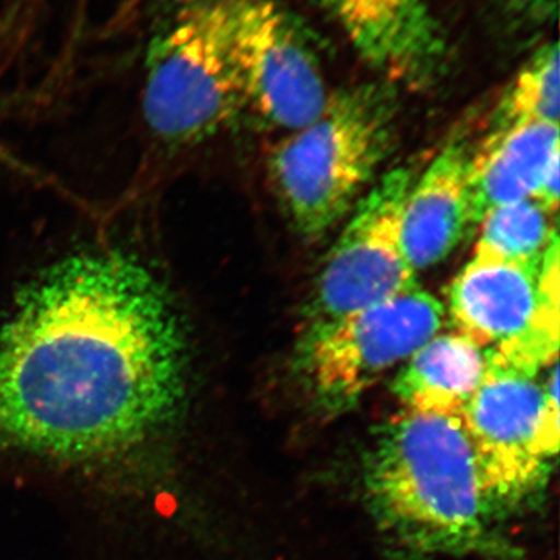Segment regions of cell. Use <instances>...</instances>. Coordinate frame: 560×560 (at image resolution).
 <instances>
[{
    "label": "cell",
    "mask_w": 560,
    "mask_h": 560,
    "mask_svg": "<svg viewBox=\"0 0 560 560\" xmlns=\"http://www.w3.org/2000/svg\"><path fill=\"white\" fill-rule=\"evenodd\" d=\"M186 327L136 257L95 249L28 283L0 329V455L103 460L175 422Z\"/></svg>",
    "instance_id": "cell-1"
},
{
    "label": "cell",
    "mask_w": 560,
    "mask_h": 560,
    "mask_svg": "<svg viewBox=\"0 0 560 560\" xmlns=\"http://www.w3.org/2000/svg\"><path fill=\"white\" fill-rule=\"evenodd\" d=\"M366 492L383 528L416 550L488 548L489 506L459 416L404 410L366 460Z\"/></svg>",
    "instance_id": "cell-2"
},
{
    "label": "cell",
    "mask_w": 560,
    "mask_h": 560,
    "mask_svg": "<svg viewBox=\"0 0 560 560\" xmlns=\"http://www.w3.org/2000/svg\"><path fill=\"white\" fill-rule=\"evenodd\" d=\"M396 94L361 84L330 94L312 124L280 140L268 173L280 208L302 237L316 241L352 212L393 150Z\"/></svg>",
    "instance_id": "cell-3"
},
{
    "label": "cell",
    "mask_w": 560,
    "mask_h": 560,
    "mask_svg": "<svg viewBox=\"0 0 560 560\" xmlns=\"http://www.w3.org/2000/svg\"><path fill=\"white\" fill-rule=\"evenodd\" d=\"M143 116L173 145L212 138L246 109L230 0H176L147 51Z\"/></svg>",
    "instance_id": "cell-4"
},
{
    "label": "cell",
    "mask_w": 560,
    "mask_h": 560,
    "mask_svg": "<svg viewBox=\"0 0 560 560\" xmlns=\"http://www.w3.org/2000/svg\"><path fill=\"white\" fill-rule=\"evenodd\" d=\"M444 305L419 289L319 326L302 327L293 370L323 416L348 412L407 363L444 323Z\"/></svg>",
    "instance_id": "cell-5"
},
{
    "label": "cell",
    "mask_w": 560,
    "mask_h": 560,
    "mask_svg": "<svg viewBox=\"0 0 560 560\" xmlns=\"http://www.w3.org/2000/svg\"><path fill=\"white\" fill-rule=\"evenodd\" d=\"M559 285L558 237L540 261L474 254L448 294L455 331L490 361L537 377L558 363Z\"/></svg>",
    "instance_id": "cell-6"
},
{
    "label": "cell",
    "mask_w": 560,
    "mask_h": 560,
    "mask_svg": "<svg viewBox=\"0 0 560 560\" xmlns=\"http://www.w3.org/2000/svg\"><path fill=\"white\" fill-rule=\"evenodd\" d=\"M489 510L536 492L559 451V368L536 375L488 360L480 388L460 412Z\"/></svg>",
    "instance_id": "cell-7"
},
{
    "label": "cell",
    "mask_w": 560,
    "mask_h": 560,
    "mask_svg": "<svg viewBox=\"0 0 560 560\" xmlns=\"http://www.w3.org/2000/svg\"><path fill=\"white\" fill-rule=\"evenodd\" d=\"M418 178L400 165L375 180L349 213L304 308L302 327L319 326L418 289L401 242L405 202Z\"/></svg>",
    "instance_id": "cell-8"
},
{
    "label": "cell",
    "mask_w": 560,
    "mask_h": 560,
    "mask_svg": "<svg viewBox=\"0 0 560 560\" xmlns=\"http://www.w3.org/2000/svg\"><path fill=\"white\" fill-rule=\"evenodd\" d=\"M232 50L246 109L293 132L312 124L329 102L318 57L275 0H230Z\"/></svg>",
    "instance_id": "cell-9"
},
{
    "label": "cell",
    "mask_w": 560,
    "mask_h": 560,
    "mask_svg": "<svg viewBox=\"0 0 560 560\" xmlns=\"http://www.w3.org/2000/svg\"><path fill=\"white\" fill-rule=\"evenodd\" d=\"M355 50L390 80L422 86L444 57L440 25L425 0H323Z\"/></svg>",
    "instance_id": "cell-10"
},
{
    "label": "cell",
    "mask_w": 560,
    "mask_h": 560,
    "mask_svg": "<svg viewBox=\"0 0 560 560\" xmlns=\"http://www.w3.org/2000/svg\"><path fill=\"white\" fill-rule=\"evenodd\" d=\"M474 145L467 135L453 136L412 184L401 242L416 272L444 260L470 228L467 179Z\"/></svg>",
    "instance_id": "cell-11"
},
{
    "label": "cell",
    "mask_w": 560,
    "mask_h": 560,
    "mask_svg": "<svg viewBox=\"0 0 560 560\" xmlns=\"http://www.w3.org/2000/svg\"><path fill=\"white\" fill-rule=\"evenodd\" d=\"M559 153V125L534 124L485 138L471 154L469 179L470 226L495 208L533 200L552 156Z\"/></svg>",
    "instance_id": "cell-12"
},
{
    "label": "cell",
    "mask_w": 560,
    "mask_h": 560,
    "mask_svg": "<svg viewBox=\"0 0 560 560\" xmlns=\"http://www.w3.org/2000/svg\"><path fill=\"white\" fill-rule=\"evenodd\" d=\"M488 368L486 350L459 331L436 334L412 353L394 378L405 410L460 416L480 388Z\"/></svg>",
    "instance_id": "cell-13"
},
{
    "label": "cell",
    "mask_w": 560,
    "mask_h": 560,
    "mask_svg": "<svg viewBox=\"0 0 560 560\" xmlns=\"http://www.w3.org/2000/svg\"><path fill=\"white\" fill-rule=\"evenodd\" d=\"M560 75L558 43L534 51L503 92L490 116L485 138H497L525 124L559 125Z\"/></svg>",
    "instance_id": "cell-14"
},
{
    "label": "cell",
    "mask_w": 560,
    "mask_h": 560,
    "mask_svg": "<svg viewBox=\"0 0 560 560\" xmlns=\"http://www.w3.org/2000/svg\"><path fill=\"white\" fill-rule=\"evenodd\" d=\"M550 215L534 200L490 210L480 221L475 254L512 261H540L552 238L558 237Z\"/></svg>",
    "instance_id": "cell-15"
},
{
    "label": "cell",
    "mask_w": 560,
    "mask_h": 560,
    "mask_svg": "<svg viewBox=\"0 0 560 560\" xmlns=\"http://www.w3.org/2000/svg\"><path fill=\"white\" fill-rule=\"evenodd\" d=\"M499 3L515 24L539 27L558 18L559 0H499Z\"/></svg>",
    "instance_id": "cell-16"
},
{
    "label": "cell",
    "mask_w": 560,
    "mask_h": 560,
    "mask_svg": "<svg viewBox=\"0 0 560 560\" xmlns=\"http://www.w3.org/2000/svg\"><path fill=\"white\" fill-rule=\"evenodd\" d=\"M559 164L558 153L552 156L533 197V200L547 210L548 213H556L559 208Z\"/></svg>",
    "instance_id": "cell-17"
}]
</instances>
